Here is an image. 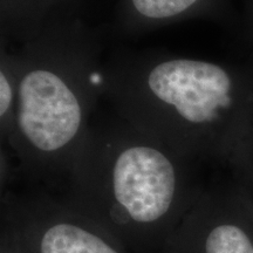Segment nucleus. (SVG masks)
Instances as JSON below:
<instances>
[{
	"label": "nucleus",
	"mask_w": 253,
	"mask_h": 253,
	"mask_svg": "<svg viewBox=\"0 0 253 253\" xmlns=\"http://www.w3.org/2000/svg\"><path fill=\"white\" fill-rule=\"evenodd\" d=\"M108 108L59 192L130 251L160 253L207 183L203 166Z\"/></svg>",
	"instance_id": "f03ea898"
},
{
	"label": "nucleus",
	"mask_w": 253,
	"mask_h": 253,
	"mask_svg": "<svg viewBox=\"0 0 253 253\" xmlns=\"http://www.w3.org/2000/svg\"><path fill=\"white\" fill-rule=\"evenodd\" d=\"M102 39L60 14L14 46L20 62L17 119L7 144L19 179L60 191L102 96Z\"/></svg>",
	"instance_id": "7ed1b4c3"
},
{
	"label": "nucleus",
	"mask_w": 253,
	"mask_h": 253,
	"mask_svg": "<svg viewBox=\"0 0 253 253\" xmlns=\"http://www.w3.org/2000/svg\"><path fill=\"white\" fill-rule=\"evenodd\" d=\"M250 40H251L252 46H253V13H252V18H251V23H250V33H249Z\"/></svg>",
	"instance_id": "9b49d317"
},
{
	"label": "nucleus",
	"mask_w": 253,
	"mask_h": 253,
	"mask_svg": "<svg viewBox=\"0 0 253 253\" xmlns=\"http://www.w3.org/2000/svg\"><path fill=\"white\" fill-rule=\"evenodd\" d=\"M63 0H1V41L18 43L49 19L63 14Z\"/></svg>",
	"instance_id": "0eeeda50"
},
{
	"label": "nucleus",
	"mask_w": 253,
	"mask_h": 253,
	"mask_svg": "<svg viewBox=\"0 0 253 253\" xmlns=\"http://www.w3.org/2000/svg\"><path fill=\"white\" fill-rule=\"evenodd\" d=\"M20 62L14 47L1 42L0 54V135L1 145L13 134L17 119Z\"/></svg>",
	"instance_id": "6e6552de"
},
{
	"label": "nucleus",
	"mask_w": 253,
	"mask_h": 253,
	"mask_svg": "<svg viewBox=\"0 0 253 253\" xmlns=\"http://www.w3.org/2000/svg\"><path fill=\"white\" fill-rule=\"evenodd\" d=\"M214 0H122L119 26L126 34L145 31L204 15Z\"/></svg>",
	"instance_id": "423d86ee"
},
{
	"label": "nucleus",
	"mask_w": 253,
	"mask_h": 253,
	"mask_svg": "<svg viewBox=\"0 0 253 253\" xmlns=\"http://www.w3.org/2000/svg\"><path fill=\"white\" fill-rule=\"evenodd\" d=\"M102 96L120 115L202 166L233 172L253 132V63L119 52Z\"/></svg>",
	"instance_id": "f257e3e1"
},
{
	"label": "nucleus",
	"mask_w": 253,
	"mask_h": 253,
	"mask_svg": "<svg viewBox=\"0 0 253 253\" xmlns=\"http://www.w3.org/2000/svg\"><path fill=\"white\" fill-rule=\"evenodd\" d=\"M160 253H253V203L231 173L205 183Z\"/></svg>",
	"instance_id": "39448f33"
},
{
	"label": "nucleus",
	"mask_w": 253,
	"mask_h": 253,
	"mask_svg": "<svg viewBox=\"0 0 253 253\" xmlns=\"http://www.w3.org/2000/svg\"><path fill=\"white\" fill-rule=\"evenodd\" d=\"M242 184L253 203V132L245 157L233 172H229Z\"/></svg>",
	"instance_id": "1a4fd4ad"
},
{
	"label": "nucleus",
	"mask_w": 253,
	"mask_h": 253,
	"mask_svg": "<svg viewBox=\"0 0 253 253\" xmlns=\"http://www.w3.org/2000/svg\"><path fill=\"white\" fill-rule=\"evenodd\" d=\"M0 253H27L9 231L1 227Z\"/></svg>",
	"instance_id": "9d476101"
},
{
	"label": "nucleus",
	"mask_w": 253,
	"mask_h": 253,
	"mask_svg": "<svg viewBox=\"0 0 253 253\" xmlns=\"http://www.w3.org/2000/svg\"><path fill=\"white\" fill-rule=\"evenodd\" d=\"M1 227L27 253H135L59 191L41 186L1 194Z\"/></svg>",
	"instance_id": "20e7f679"
}]
</instances>
